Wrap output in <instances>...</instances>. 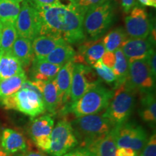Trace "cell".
<instances>
[{"instance_id": "cell-43", "label": "cell", "mask_w": 156, "mask_h": 156, "mask_svg": "<svg viewBox=\"0 0 156 156\" xmlns=\"http://www.w3.org/2000/svg\"><path fill=\"white\" fill-rule=\"evenodd\" d=\"M138 1L144 6H149V3H148L147 0H138Z\"/></svg>"}, {"instance_id": "cell-22", "label": "cell", "mask_w": 156, "mask_h": 156, "mask_svg": "<svg viewBox=\"0 0 156 156\" xmlns=\"http://www.w3.org/2000/svg\"><path fill=\"white\" fill-rule=\"evenodd\" d=\"M140 99L139 115L143 122L152 127H155L156 123V101L153 91L142 93Z\"/></svg>"}, {"instance_id": "cell-17", "label": "cell", "mask_w": 156, "mask_h": 156, "mask_svg": "<svg viewBox=\"0 0 156 156\" xmlns=\"http://www.w3.org/2000/svg\"><path fill=\"white\" fill-rule=\"evenodd\" d=\"M75 62L74 60L68 62L62 67L55 78L58 95L62 104L67 103L70 99V87Z\"/></svg>"}, {"instance_id": "cell-24", "label": "cell", "mask_w": 156, "mask_h": 156, "mask_svg": "<svg viewBox=\"0 0 156 156\" xmlns=\"http://www.w3.org/2000/svg\"><path fill=\"white\" fill-rule=\"evenodd\" d=\"M41 96L45 108L48 112L55 113L61 106L62 102L55 80L44 82Z\"/></svg>"}, {"instance_id": "cell-30", "label": "cell", "mask_w": 156, "mask_h": 156, "mask_svg": "<svg viewBox=\"0 0 156 156\" xmlns=\"http://www.w3.org/2000/svg\"><path fill=\"white\" fill-rule=\"evenodd\" d=\"M17 37V33L15 23H2L1 42H0V52L10 51Z\"/></svg>"}, {"instance_id": "cell-19", "label": "cell", "mask_w": 156, "mask_h": 156, "mask_svg": "<svg viewBox=\"0 0 156 156\" xmlns=\"http://www.w3.org/2000/svg\"><path fill=\"white\" fill-rule=\"evenodd\" d=\"M62 66L50 63L44 59L35 58L32 62L30 75L32 80L47 82L54 80Z\"/></svg>"}, {"instance_id": "cell-31", "label": "cell", "mask_w": 156, "mask_h": 156, "mask_svg": "<svg viewBox=\"0 0 156 156\" xmlns=\"http://www.w3.org/2000/svg\"><path fill=\"white\" fill-rule=\"evenodd\" d=\"M93 67L95 71H96L98 75L103 81H105L106 83L108 84L116 83V77L115 76L112 69H111V68H109L105 65L102 62V61H101V59L95 62L93 65Z\"/></svg>"}, {"instance_id": "cell-26", "label": "cell", "mask_w": 156, "mask_h": 156, "mask_svg": "<svg viewBox=\"0 0 156 156\" xmlns=\"http://www.w3.org/2000/svg\"><path fill=\"white\" fill-rule=\"evenodd\" d=\"M26 80L27 76L25 72L11 77L1 80H0V101L17 92L20 89H21L23 83Z\"/></svg>"}, {"instance_id": "cell-21", "label": "cell", "mask_w": 156, "mask_h": 156, "mask_svg": "<svg viewBox=\"0 0 156 156\" xmlns=\"http://www.w3.org/2000/svg\"><path fill=\"white\" fill-rule=\"evenodd\" d=\"M11 52L19 60L23 67H28L34 58L31 41L19 36L12 45Z\"/></svg>"}, {"instance_id": "cell-38", "label": "cell", "mask_w": 156, "mask_h": 156, "mask_svg": "<svg viewBox=\"0 0 156 156\" xmlns=\"http://www.w3.org/2000/svg\"><path fill=\"white\" fill-rule=\"evenodd\" d=\"M136 5L135 0H122V6L123 10L125 13L129 12Z\"/></svg>"}, {"instance_id": "cell-3", "label": "cell", "mask_w": 156, "mask_h": 156, "mask_svg": "<svg viewBox=\"0 0 156 156\" xmlns=\"http://www.w3.org/2000/svg\"><path fill=\"white\" fill-rule=\"evenodd\" d=\"M136 93L125 83L116 87L112 100L102 115L114 126L127 122L135 106Z\"/></svg>"}, {"instance_id": "cell-29", "label": "cell", "mask_w": 156, "mask_h": 156, "mask_svg": "<svg viewBox=\"0 0 156 156\" xmlns=\"http://www.w3.org/2000/svg\"><path fill=\"white\" fill-rule=\"evenodd\" d=\"M20 10V3L10 0H0V21L2 23H15Z\"/></svg>"}, {"instance_id": "cell-27", "label": "cell", "mask_w": 156, "mask_h": 156, "mask_svg": "<svg viewBox=\"0 0 156 156\" xmlns=\"http://www.w3.org/2000/svg\"><path fill=\"white\" fill-rule=\"evenodd\" d=\"M114 53L116 61L112 70L116 77V83H115V88H116V87L124 84L126 81L129 74V62L121 48L115 51Z\"/></svg>"}, {"instance_id": "cell-14", "label": "cell", "mask_w": 156, "mask_h": 156, "mask_svg": "<svg viewBox=\"0 0 156 156\" xmlns=\"http://www.w3.org/2000/svg\"><path fill=\"white\" fill-rule=\"evenodd\" d=\"M155 38L153 36L146 38H127L123 43L121 49L127 58L128 62L142 59L147 56L153 49Z\"/></svg>"}, {"instance_id": "cell-35", "label": "cell", "mask_w": 156, "mask_h": 156, "mask_svg": "<svg viewBox=\"0 0 156 156\" xmlns=\"http://www.w3.org/2000/svg\"><path fill=\"white\" fill-rule=\"evenodd\" d=\"M147 60L148 62V65H149L150 70H151V75L153 76V79L155 80L156 77V55H155V51L153 50L150 52L147 56Z\"/></svg>"}, {"instance_id": "cell-7", "label": "cell", "mask_w": 156, "mask_h": 156, "mask_svg": "<svg viewBox=\"0 0 156 156\" xmlns=\"http://www.w3.org/2000/svg\"><path fill=\"white\" fill-rule=\"evenodd\" d=\"M155 80L150 70L147 57L129 62V74L125 84L140 94L153 91Z\"/></svg>"}, {"instance_id": "cell-8", "label": "cell", "mask_w": 156, "mask_h": 156, "mask_svg": "<svg viewBox=\"0 0 156 156\" xmlns=\"http://www.w3.org/2000/svg\"><path fill=\"white\" fill-rule=\"evenodd\" d=\"M17 36L32 41L38 36L41 30V17L38 9L29 0H23L15 23Z\"/></svg>"}, {"instance_id": "cell-16", "label": "cell", "mask_w": 156, "mask_h": 156, "mask_svg": "<svg viewBox=\"0 0 156 156\" xmlns=\"http://www.w3.org/2000/svg\"><path fill=\"white\" fill-rule=\"evenodd\" d=\"M0 146L10 155L26 151L28 145L24 136L12 129H5L0 134Z\"/></svg>"}, {"instance_id": "cell-23", "label": "cell", "mask_w": 156, "mask_h": 156, "mask_svg": "<svg viewBox=\"0 0 156 156\" xmlns=\"http://www.w3.org/2000/svg\"><path fill=\"white\" fill-rule=\"evenodd\" d=\"M25 72L19 60L10 51L0 52V80Z\"/></svg>"}, {"instance_id": "cell-36", "label": "cell", "mask_w": 156, "mask_h": 156, "mask_svg": "<svg viewBox=\"0 0 156 156\" xmlns=\"http://www.w3.org/2000/svg\"><path fill=\"white\" fill-rule=\"evenodd\" d=\"M101 61L107 67L113 69L114 67L116 57H115V53L112 51H105L103 54L102 58H101Z\"/></svg>"}, {"instance_id": "cell-44", "label": "cell", "mask_w": 156, "mask_h": 156, "mask_svg": "<svg viewBox=\"0 0 156 156\" xmlns=\"http://www.w3.org/2000/svg\"><path fill=\"white\" fill-rule=\"evenodd\" d=\"M2 23L0 21V42H1V36H2Z\"/></svg>"}, {"instance_id": "cell-39", "label": "cell", "mask_w": 156, "mask_h": 156, "mask_svg": "<svg viewBox=\"0 0 156 156\" xmlns=\"http://www.w3.org/2000/svg\"><path fill=\"white\" fill-rule=\"evenodd\" d=\"M62 156H92L88 152H87L86 150H85L83 147L77 148V149L75 150V151H73L71 152H69V153L64 154V155Z\"/></svg>"}, {"instance_id": "cell-20", "label": "cell", "mask_w": 156, "mask_h": 156, "mask_svg": "<svg viewBox=\"0 0 156 156\" xmlns=\"http://www.w3.org/2000/svg\"><path fill=\"white\" fill-rule=\"evenodd\" d=\"M62 38H54L50 36L41 35L33 40L32 48L35 58H44L53 51L56 46L66 44Z\"/></svg>"}, {"instance_id": "cell-18", "label": "cell", "mask_w": 156, "mask_h": 156, "mask_svg": "<svg viewBox=\"0 0 156 156\" xmlns=\"http://www.w3.org/2000/svg\"><path fill=\"white\" fill-rule=\"evenodd\" d=\"M79 46V55L83 58L89 65H93L100 60L106 51L103 38L93 39L80 43Z\"/></svg>"}, {"instance_id": "cell-25", "label": "cell", "mask_w": 156, "mask_h": 156, "mask_svg": "<svg viewBox=\"0 0 156 156\" xmlns=\"http://www.w3.org/2000/svg\"><path fill=\"white\" fill-rule=\"evenodd\" d=\"M75 55V49L69 44L66 43L56 46L51 53L42 59L62 67L67 62L73 60Z\"/></svg>"}, {"instance_id": "cell-9", "label": "cell", "mask_w": 156, "mask_h": 156, "mask_svg": "<svg viewBox=\"0 0 156 156\" xmlns=\"http://www.w3.org/2000/svg\"><path fill=\"white\" fill-rule=\"evenodd\" d=\"M115 132L117 147L128 148L139 153L147 141L146 130L135 123H123L115 126Z\"/></svg>"}, {"instance_id": "cell-33", "label": "cell", "mask_w": 156, "mask_h": 156, "mask_svg": "<svg viewBox=\"0 0 156 156\" xmlns=\"http://www.w3.org/2000/svg\"><path fill=\"white\" fill-rule=\"evenodd\" d=\"M140 156H156V134L155 132L150 136L142 148Z\"/></svg>"}, {"instance_id": "cell-45", "label": "cell", "mask_w": 156, "mask_h": 156, "mask_svg": "<svg viewBox=\"0 0 156 156\" xmlns=\"http://www.w3.org/2000/svg\"><path fill=\"white\" fill-rule=\"evenodd\" d=\"M10 1L15 2H17V3H20V2H22L23 0H10Z\"/></svg>"}, {"instance_id": "cell-37", "label": "cell", "mask_w": 156, "mask_h": 156, "mask_svg": "<svg viewBox=\"0 0 156 156\" xmlns=\"http://www.w3.org/2000/svg\"><path fill=\"white\" fill-rule=\"evenodd\" d=\"M115 156H138V153L128 148L117 147Z\"/></svg>"}, {"instance_id": "cell-6", "label": "cell", "mask_w": 156, "mask_h": 156, "mask_svg": "<svg viewBox=\"0 0 156 156\" xmlns=\"http://www.w3.org/2000/svg\"><path fill=\"white\" fill-rule=\"evenodd\" d=\"M72 126L81 145L108 133L114 126L103 115H87L76 118Z\"/></svg>"}, {"instance_id": "cell-40", "label": "cell", "mask_w": 156, "mask_h": 156, "mask_svg": "<svg viewBox=\"0 0 156 156\" xmlns=\"http://www.w3.org/2000/svg\"><path fill=\"white\" fill-rule=\"evenodd\" d=\"M17 156H47L46 154L38 151H25L21 152Z\"/></svg>"}, {"instance_id": "cell-15", "label": "cell", "mask_w": 156, "mask_h": 156, "mask_svg": "<svg viewBox=\"0 0 156 156\" xmlns=\"http://www.w3.org/2000/svg\"><path fill=\"white\" fill-rule=\"evenodd\" d=\"M92 156H115L117 149L115 126L108 133L81 145Z\"/></svg>"}, {"instance_id": "cell-41", "label": "cell", "mask_w": 156, "mask_h": 156, "mask_svg": "<svg viewBox=\"0 0 156 156\" xmlns=\"http://www.w3.org/2000/svg\"><path fill=\"white\" fill-rule=\"evenodd\" d=\"M0 156H12V155L9 154L8 153H7V152L0 146Z\"/></svg>"}, {"instance_id": "cell-13", "label": "cell", "mask_w": 156, "mask_h": 156, "mask_svg": "<svg viewBox=\"0 0 156 156\" xmlns=\"http://www.w3.org/2000/svg\"><path fill=\"white\" fill-rule=\"evenodd\" d=\"M54 126V119L50 115L41 116L31 122L29 133L34 144L41 151L49 153L51 134Z\"/></svg>"}, {"instance_id": "cell-42", "label": "cell", "mask_w": 156, "mask_h": 156, "mask_svg": "<svg viewBox=\"0 0 156 156\" xmlns=\"http://www.w3.org/2000/svg\"><path fill=\"white\" fill-rule=\"evenodd\" d=\"M147 2L149 3V6L153 7H156V0H147Z\"/></svg>"}, {"instance_id": "cell-1", "label": "cell", "mask_w": 156, "mask_h": 156, "mask_svg": "<svg viewBox=\"0 0 156 156\" xmlns=\"http://www.w3.org/2000/svg\"><path fill=\"white\" fill-rule=\"evenodd\" d=\"M38 12L41 23L40 36L62 38L69 44H80L85 41L83 27L85 14L73 4L42 7Z\"/></svg>"}, {"instance_id": "cell-2", "label": "cell", "mask_w": 156, "mask_h": 156, "mask_svg": "<svg viewBox=\"0 0 156 156\" xmlns=\"http://www.w3.org/2000/svg\"><path fill=\"white\" fill-rule=\"evenodd\" d=\"M114 93V90L98 84L90 88L77 101L72 103L69 109L76 118L97 114L103 110H106Z\"/></svg>"}, {"instance_id": "cell-28", "label": "cell", "mask_w": 156, "mask_h": 156, "mask_svg": "<svg viewBox=\"0 0 156 156\" xmlns=\"http://www.w3.org/2000/svg\"><path fill=\"white\" fill-rule=\"evenodd\" d=\"M127 38V34L122 27L115 28L108 33L103 38L105 49L106 51L114 52L121 48L123 43Z\"/></svg>"}, {"instance_id": "cell-11", "label": "cell", "mask_w": 156, "mask_h": 156, "mask_svg": "<svg viewBox=\"0 0 156 156\" xmlns=\"http://www.w3.org/2000/svg\"><path fill=\"white\" fill-rule=\"evenodd\" d=\"M100 84L96 75L88 66L75 63L70 87V100L75 102L95 85Z\"/></svg>"}, {"instance_id": "cell-34", "label": "cell", "mask_w": 156, "mask_h": 156, "mask_svg": "<svg viewBox=\"0 0 156 156\" xmlns=\"http://www.w3.org/2000/svg\"><path fill=\"white\" fill-rule=\"evenodd\" d=\"M33 5L36 6L38 9L45 7H51V6L61 5L62 4L59 0H29Z\"/></svg>"}, {"instance_id": "cell-4", "label": "cell", "mask_w": 156, "mask_h": 156, "mask_svg": "<svg viewBox=\"0 0 156 156\" xmlns=\"http://www.w3.org/2000/svg\"><path fill=\"white\" fill-rule=\"evenodd\" d=\"M115 15L112 2L106 1L101 5L91 7L84 17L85 32L93 39L102 37L112 26Z\"/></svg>"}, {"instance_id": "cell-5", "label": "cell", "mask_w": 156, "mask_h": 156, "mask_svg": "<svg viewBox=\"0 0 156 156\" xmlns=\"http://www.w3.org/2000/svg\"><path fill=\"white\" fill-rule=\"evenodd\" d=\"M0 103L5 109L17 111L31 118L42 114L46 110L41 95L28 88L20 89Z\"/></svg>"}, {"instance_id": "cell-10", "label": "cell", "mask_w": 156, "mask_h": 156, "mask_svg": "<svg viewBox=\"0 0 156 156\" xmlns=\"http://www.w3.org/2000/svg\"><path fill=\"white\" fill-rule=\"evenodd\" d=\"M78 144V140L71 123L60 120L54 126L51 134L49 153L52 156H62L74 149Z\"/></svg>"}, {"instance_id": "cell-32", "label": "cell", "mask_w": 156, "mask_h": 156, "mask_svg": "<svg viewBox=\"0 0 156 156\" xmlns=\"http://www.w3.org/2000/svg\"><path fill=\"white\" fill-rule=\"evenodd\" d=\"M106 1V0H74L71 4L85 14L90 8L101 5Z\"/></svg>"}, {"instance_id": "cell-12", "label": "cell", "mask_w": 156, "mask_h": 156, "mask_svg": "<svg viewBox=\"0 0 156 156\" xmlns=\"http://www.w3.org/2000/svg\"><path fill=\"white\" fill-rule=\"evenodd\" d=\"M153 23L145 9L134 7L125 17V31L132 38H146L153 31Z\"/></svg>"}, {"instance_id": "cell-46", "label": "cell", "mask_w": 156, "mask_h": 156, "mask_svg": "<svg viewBox=\"0 0 156 156\" xmlns=\"http://www.w3.org/2000/svg\"><path fill=\"white\" fill-rule=\"evenodd\" d=\"M69 1L71 2V3H72V2H73V1H74V0H69Z\"/></svg>"}, {"instance_id": "cell-47", "label": "cell", "mask_w": 156, "mask_h": 156, "mask_svg": "<svg viewBox=\"0 0 156 156\" xmlns=\"http://www.w3.org/2000/svg\"><path fill=\"white\" fill-rule=\"evenodd\" d=\"M106 1H109V0H106Z\"/></svg>"}]
</instances>
